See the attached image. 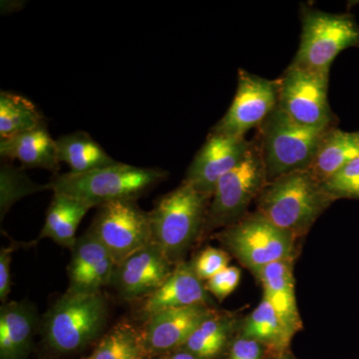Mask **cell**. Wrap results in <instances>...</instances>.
Returning <instances> with one entry per match:
<instances>
[{
    "instance_id": "cell-1",
    "label": "cell",
    "mask_w": 359,
    "mask_h": 359,
    "mask_svg": "<svg viewBox=\"0 0 359 359\" xmlns=\"http://www.w3.org/2000/svg\"><path fill=\"white\" fill-rule=\"evenodd\" d=\"M334 203L323 184L304 170L266 183L257 198L256 212L297 240Z\"/></svg>"
},
{
    "instance_id": "cell-2",
    "label": "cell",
    "mask_w": 359,
    "mask_h": 359,
    "mask_svg": "<svg viewBox=\"0 0 359 359\" xmlns=\"http://www.w3.org/2000/svg\"><path fill=\"white\" fill-rule=\"evenodd\" d=\"M210 201L211 198L183 181L148 212L152 243L174 266L183 262L188 250L202 237Z\"/></svg>"
},
{
    "instance_id": "cell-3",
    "label": "cell",
    "mask_w": 359,
    "mask_h": 359,
    "mask_svg": "<svg viewBox=\"0 0 359 359\" xmlns=\"http://www.w3.org/2000/svg\"><path fill=\"white\" fill-rule=\"evenodd\" d=\"M167 177L168 172L159 168L135 167L117 162L85 173L55 175L48 187L53 194L99 208L116 201H137Z\"/></svg>"
},
{
    "instance_id": "cell-4",
    "label": "cell",
    "mask_w": 359,
    "mask_h": 359,
    "mask_svg": "<svg viewBox=\"0 0 359 359\" xmlns=\"http://www.w3.org/2000/svg\"><path fill=\"white\" fill-rule=\"evenodd\" d=\"M332 128L302 126L276 107L257 128L268 183L283 175L308 170L321 142Z\"/></svg>"
},
{
    "instance_id": "cell-5",
    "label": "cell",
    "mask_w": 359,
    "mask_h": 359,
    "mask_svg": "<svg viewBox=\"0 0 359 359\" xmlns=\"http://www.w3.org/2000/svg\"><path fill=\"white\" fill-rule=\"evenodd\" d=\"M107 306L100 292L67 290L45 320L47 344L60 353L80 351L105 327Z\"/></svg>"
},
{
    "instance_id": "cell-6",
    "label": "cell",
    "mask_w": 359,
    "mask_h": 359,
    "mask_svg": "<svg viewBox=\"0 0 359 359\" xmlns=\"http://www.w3.org/2000/svg\"><path fill=\"white\" fill-rule=\"evenodd\" d=\"M299 50L292 65L330 74L340 52L359 47V25L349 13H330L302 4Z\"/></svg>"
},
{
    "instance_id": "cell-7",
    "label": "cell",
    "mask_w": 359,
    "mask_h": 359,
    "mask_svg": "<svg viewBox=\"0 0 359 359\" xmlns=\"http://www.w3.org/2000/svg\"><path fill=\"white\" fill-rule=\"evenodd\" d=\"M268 183L266 167L257 139L235 169L224 175L215 187L208 208L204 231L223 230L249 214L250 205L257 200Z\"/></svg>"
},
{
    "instance_id": "cell-8",
    "label": "cell",
    "mask_w": 359,
    "mask_h": 359,
    "mask_svg": "<svg viewBox=\"0 0 359 359\" xmlns=\"http://www.w3.org/2000/svg\"><path fill=\"white\" fill-rule=\"evenodd\" d=\"M216 238L252 273L268 264L294 257L297 238L257 212H249L241 221L223 229Z\"/></svg>"
},
{
    "instance_id": "cell-9",
    "label": "cell",
    "mask_w": 359,
    "mask_h": 359,
    "mask_svg": "<svg viewBox=\"0 0 359 359\" xmlns=\"http://www.w3.org/2000/svg\"><path fill=\"white\" fill-rule=\"evenodd\" d=\"M330 74L292 65L278 78V107L302 126L328 129L337 117L328 103Z\"/></svg>"
},
{
    "instance_id": "cell-10",
    "label": "cell",
    "mask_w": 359,
    "mask_h": 359,
    "mask_svg": "<svg viewBox=\"0 0 359 359\" xmlns=\"http://www.w3.org/2000/svg\"><path fill=\"white\" fill-rule=\"evenodd\" d=\"M90 230L117 266L152 243L148 212L135 200L116 201L99 207Z\"/></svg>"
},
{
    "instance_id": "cell-11",
    "label": "cell",
    "mask_w": 359,
    "mask_h": 359,
    "mask_svg": "<svg viewBox=\"0 0 359 359\" xmlns=\"http://www.w3.org/2000/svg\"><path fill=\"white\" fill-rule=\"evenodd\" d=\"M278 103V79H266L240 69L233 102L211 132L245 137L250 130L263 124Z\"/></svg>"
},
{
    "instance_id": "cell-12",
    "label": "cell",
    "mask_w": 359,
    "mask_h": 359,
    "mask_svg": "<svg viewBox=\"0 0 359 359\" xmlns=\"http://www.w3.org/2000/svg\"><path fill=\"white\" fill-rule=\"evenodd\" d=\"M250 146L245 137L211 132L187 170L184 182L211 198L219 180L244 160Z\"/></svg>"
},
{
    "instance_id": "cell-13",
    "label": "cell",
    "mask_w": 359,
    "mask_h": 359,
    "mask_svg": "<svg viewBox=\"0 0 359 359\" xmlns=\"http://www.w3.org/2000/svg\"><path fill=\"white\" fill-rule=\"evenodd\" d=\"M212 306H195L166 309L146 318L140 334L142 349L148 355H161L181 348L201 321L214 311Z\"/></svg>"
},
{
    "instance_id": "cell-14",
    "label": "cell",
    "mask_w": 359,
    "mask_h": 359,
    "mask_svg": "<svg viewBox=\"0 0 359 359\" xmlns=\"http://www.w3.org/2000/svg\"><path fill=\"white\" fill-rule=\"evenodd\" d=\"M175 266L151 243L116 266L112 283L124 299L145 297L171 275Z\"/></svg>"
},
{
    "instance_id": "cell-15",
    "label": "cell",
    "mask_w": 359,
    "mask_h": 359,
    "mask_svg": "<svg viewBox=\"0 0 359 359\" xmlns=\"http://www.w3.org/2000/svg\"><path fill=\"white\" fill-rule=\"evenodd\" d=\"M212 304L211 294L196 275L191 262H182L175 266L171 275L157 290L144 297L142 311L147 318L151 314L166 309L195 306L212 308Z\"/></svg>"
},
{
    "instance_id": "cell-16",
    "label": "cell",
    "mask_w": 359,
    "mask_h": 359,
    "mask_svg": "<svg viewBox=\"0 0 359 359\" xmlns=\"http://www.w3.org/2000/svg\"><path fill=\"white\" fill-rule=\"evenodd\" d=\"M294 259L276 262L254 273L264 290V297L273 306L285 327L295 335L302 320L295 297Z\"/></svg>"
},
{
    "instance_id": "cell-17",
    "label": "cell",
    "mask_w": 359,
    "mask_h": 359,
    "mask_svg": "<svg viewBox=\"0 0 359 359\" xmlns=\"http://www.w3.org/2000/svg\"><path fill=\"white\" fill-rule=\"evenodd\" d=\"M0 155L6 159L18 160L28 169H44L58 175L61 168L56 140L51 138L46 125L0 140Z\"/></svg>"
},
{
    "instance_id": "cell-18",
    "label": "cell",
    "mask_w": 359,
    "mask_h": 359,
    "mask_svg": "<svg viewBox=\"0 0 359 359\" xmlns=\"http://www.w3.org/2000/svg\"><path fill=\"white\" fill-rule=\"evenodd\" d=\"M241 323L237 316L214 309L204 318L181 348L199 359H219L228 354Z\"/></svg>"
},
{
    "instance_id": "cell-19",
    "label": "cell",
    "mask_w": 359,
    "mask_h": 359,
    "mask_svg": "<svg viewBox=\"0 0 359 359\" xmlns=\"http://www.w3.org/2000/svg\"><path fill=\"white\" fill-rule=\"evenodd\" d=\"M36 323V311L29 302H6L0 309V358H25Z\"/></svg>"
},
{
    "instance_id": "cell-20",
    "label": "cell",
    "mask_w": 359,
    "mask_h": 359,
    "mask_svg": "<svg viewBox=\"0 0 359 359\" xmlns=\"http://www.w3.org/2000/svg\"><path fill=\"white\" fill-rule=\"evenodd\" d=\"M238 332L263 344L266 356L290 351V342L294 337L264 297L257 308L241 323Z\"/></svg>"
},
{
    "instance_id": "cell-21",
    "label": "cell",
    "mask_w": 359,
    "mask_h": 359,
    "mask_svg": "<svg viewBox=\"0 0 359 359\" xmlns=\"http://www.w3.org/2000/svg\"><path fill=\"white\" fill-rule=\"evenodd\" d=\"M90 209L91 207L81 201L53 194L39 238H50L72 250L78 238V226Z\"/></svg>"
},
{
    "instance_id": "cell-22",
    "label": "cell",
    "mask_w": 359,
    "mask_h": 359,
    "mask_svg": "<svg viewBox=\"0 0 359 359\" xmlns=\"http://www.w3.org/2000/svg\"><path fill=\"white\" fill-rule=\"evenodd\" d=\"M358 156L359 143L355 132L351 133L334 127L325 135L306 171L323 184Z\"/></svg>"
},
{
    "instance_id": "cell-23",
    "label": "cell",
    "mask_w": 359,
    "mask_h": 359,
    "mask_svg": "<svg viewBox=\"0 0 359 359\" xmlns=\"http://www.w3.org/2000/svg\"><path fill=\"white\" fill-rule=\"evenodd\" d=\"M56 145L61 164L65 163L72 173H85L117 163L86 132L63 135L56 140Z\"/></svg>"
},
{
    "instance_id": "cell-24",
    "label": "cell",
    "mask_w": 359,
    "mask_h": 359,
    "mask_svg": "<svg viewBox=\"0 0 359 359\" xmlns=\"http://www.w3.org/2000/svg\"><path fill=\"white\" fill-rule=\"evenodd\" d=\"M45 126L39 111L25 97L11 92L0 93V138H13Z\"/></svg>"
},
{
    "instance_id": "cell-25",
    "label": "cell",
    "mask_w": 359,
    "mask_h": 359,
    "mask_svg": "<svg viewBox=\"0 0 359 359\" xmlns=\"http://www.w3.org/2000/svg\"><path fill=\"white\" fill-rule=\"evenodd\" d=\"M72 252V257L68 266L69 276V287L68 290L76 289L78 285L95 268L97 264L103 261L110 254L102 243L89 230L78 238Z\"/></svg>"
},
{
    "instance_id": "cell-26",
    "label": "cell",
    "mask_w": 359,
    "mask_h": 359,
    "mask_svg": "<svg viewBox=\"0 0 359 359\" xmlns=\"http://www.w3.org/2000/svg\"><path fill=\"white\" fill-rule=\"evenodd\" d=\"M49 189L34 183L20 169L4 164L0 170V215L1 219L18 201Z\"/></svg>"
},
{
    "instance_id": "cell-27",
    "label": "cell",
    "mask_w": 359,
    "mask_h": 359,
    "mask_svg": "<svg viewBox=\"0 0 359 359\" xmlns=\"http://www.w3.org/2000/svg\"><path fill=\"white\" fill-rule=\"evenodd\" d=\"M140 349V334L124 323L113 328L101 339L89 359H130Z\"/></svg>"
},
{
    "instance_id": "cell-28",
    "label": "cell",
    "mask_w": 359,
    "mask_h": 359,
    "mask_svg": "<svg viewBox=\"0 0 359 359\" xmlns=\"http://www.w3.org/2000/svg\"><path fill=\"white\" fill-rule=\"evenodd\" d=\"M332 200L359 201V156L323 184Z\"/></svg>"
},
{
    "instance_id": "cell-29",
    "label": "cell",
    "mask_w": 359,
    "mask_h": 359,
    "mask_svg": "<svg viewBox=\"0 0 359 359\" xmlns=\"http://www.w3.org/2000/svg\"><path fill=\"white\" fill-rule=\"evenodd\" d=\"M230 261V254L226 250L208 247L191 262V264L196 275L205 283L229 266Z\"/></svg>"
},
{
    "instance_id": "cell-30",
    "label": "cell",
    "mask_w": 359,
    "mask_h": 359,
    "mask_svg": "<svg viewBox=\"0 0 359 359\" xmlns=\"http://www.w3.org/2000/svg\"><path fill=\"white\" fill-rule=\"evenodd\" d=\"M241 276L242 273L237 266H226L205 283V290L219 302H224L237 289L240 285Z\"/></svg>"
},
{
    "instance_id": "cell-31",
    "label": "cell",
    "mask_w": 359,
    "mask_h": 359,
    "mask_svg": "<svg viewBox=\"0 0 359 359\" xmlns=\"http://www.w3.org/2000/svg\"><path fill=\"white\" fill-rule=\"evenodd\" d=\"M117 264L112 257H105L85 276L75 290L81 292H100L101 287L112 283Z\"/></svg>"
},
{
    "instance_id": "cell-32",
    "label": "cell",
    "mask_w": 359,
    "mask_h": 359,
    "mask_svg": "<svg viewBox=\"0 0 359 359\" xmlns=\"http://www.w3.org/2000/svg\"><path fill=\"white\" fill-rule=\"evenodd\" d=\"M266 351L257 340L245 337L240 332L236 335L229 348L226 359H266Z\"/></svg>"
},
{
    "instance_id": "cell-33",
    "label": "cell",
    "mask_w": 359,
    "mask_h": 359,
    "mask_svg": "<svg viewBox=\"0 0 359 359\" xmlns=\"http://www.w3.org/2000/svg\"><path fill=\"white\" fill-rule=\"evenodd\" d=\"M15 249V245H9V247L2 248L0 250V299L4 304L7 302V297L11 294V261H13V255Z\"/></svg>"
},
{
    "instance_id": "cell-34",
    "label": "cell",
    "mask_w": 359,
    "mask_h": 359,
    "mask_svg": "<svg viewBox=\"0 0 359 359\" xmlns=\"http://www.w3.org/2000/svg\"><path fill=\"white\" fill-rule=\"evenodd\" d=\"M154 359H199L196 358L193 353L183 348H178L176 351H170V353L161 354V355L154 356Z\"/></svg>"
},
{
    "instance_id": "cell-35",
    "label": "cell",
    "mask_w": 359,
    "mask_h": 359,
    "mask_svg": "<svg viewBox=\"0 0 359 359\" xmlns=\"http://www.w3.org/2000/svg\"><path fill=\"white\" fill-rule=\"evenodd\" d=\"M266 359H297L290 351L285 353L278 354V355L266 356Z\"/></svg>"
},
{
    "instance_id": "cell-36",
    "label": "cell",
    "mask_w": 359,
    "mask_h": 359,
    "mask_svg": "<svg viewBox=\"0 0 359 359\" xmlns=\"http://www.w3.org/2000/svg\"><path fill=\"white\" fill-rule=\"evenodd\" d=\"M147 354L144 353L143 349H140L138 353H135L133 356H132L130 359H146L147 358Z\"/></svg>"
},
{
    "instance_id": "cell-37",
    "label": "cell",
    "mask_w": 359,
    "mask_h": 359,
    "mask_svg": "<svg viewBox=\"0 0 359 359\" xmlns=\"http://www.w3.org/2000/svg\"><path fill=\"white\" fill-rule=\"evenodd\" d=\"M355 135H356V138H358V143H359V131L358 132H355Z\"/></svg>"
},
{
    "instance_id": "cell-38",
    "label": "cell",
    "mask_w": 359,
    "mask_h": 359,
    "mask_svg": "<svg viewBox=\"0 0 359 359\" xmlns=\"http://www.w3.org/2000/svg\"><path fill=\"white\" fill-rule=\"evenodd\" d=\"M83 359H89V358H83Z\"/></svg>"
}]
</instances>
